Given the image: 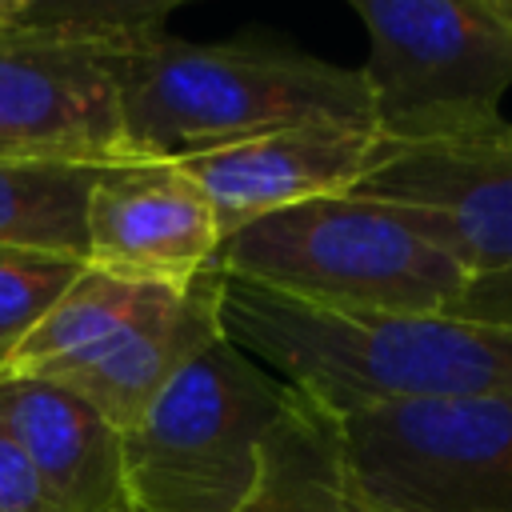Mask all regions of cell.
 Masks as SVG:
<instances>
[{
    "label": "cell",
    "instance_id": "1",
    "mask_svg": "<svg viewBox=\"0 0 512 512\" xmlns=\"http://www.w3.org/2000/svg\"><path fill=\"white\" fill-rule=\"evenodd\" d=\"M220 328L328 412L380 400H512V324L496 320L332 312L220 276Z\"/></svg>",
    "mask_w": 512,
    "mask_h": 512
},
{
    "label": "cell",
    "instance_id": "2",
    "mask_svg": "<svg viewBox=\"0 0 512 512\" xmlns=\"http://www.w3.org/2000/svg\"><path fill=\"white\" fill-rule=\"evenodd\" d=\"M120 124L136 160H192L304 124H372L360 68L284 44H192L160 36L112 64Z\"/></svg>",
    "mask_w": 512,
    "mask_h": 512
},
{
    "label": "cell",
    "instance_id": "3",
    "mask_svg": "<svg viewBox=\"0 0 512 512\" xmlns=\"http://www.w3.org/2000/svg\"><path fill=\"white\" fill-rule=\"evenodd\" d=\"M208 272L332 312H452L468 284L396 208L360 192L316 196L228 232Z\"/></svg>",
    "mask_w": 512,
    "mask_h": 512
},
{
    "label": "cell",
    "instance_id": "4",
    "mask_svg": "<svg viewBox=\"0 0 512 512\" xmlns=\"http://www.w3.org/2000/svg\"><path fill=\"white\" fill-rule=\"evenodd\" d=\"M288 384L212 340L124 432V496L132 512H240L256 492L264 444Z\"/></svg>",
    "mask_w": 512,
    "mask_h": 512
},
{
    "label": "cell",
    "instance_id": "5",
    "mask_svg": "<svg viewBox=\"0 0 512 512\" xmlns=\"http://www.w3.org/2000/svg\"><path fill=\"white\" fill-rule=\"evenodd\" d=\"M380 140H428L500 116L512 88V0H352Z\"/></svg>",
    "mask_w": 512,
    "mask_h": 512
},
{
    "label": "cell",
    "instance_id": "6",
    "mask_svg": "<svg viewBox=\"0 0 512 512\" xmlns=\"http://www.w3.org/2000/svg\"><path fill=\"white\" fill-rule=\"evenodd\" d=\"M332 416L372 512H512V400H380Z\"/></svg>",
    "mask_w": 512,
    "mask_h": 512
},
{
    "label": "cell",
    "instance_id": "7",
    "mask_svg": "<svg viewBox=\"0 0 512 512\" xmlns=\"http://www.w3.org/2000/svg\"><path fill=\"white\" fill-rule=\"evenodd\" d=\"M352 192L396 208L468 280L512 272V120L492 116L428 140H380Z\"/></svg>",
    "mask_w": 512,
    "mask_h": 512
},
{
    "label": "cell",
    "instance_id": "8",
    "mask_svg": "<svg viewBox=\"0 0 512 512\" xmlns=\"http://www.w3.org/2000/svg\"><path fill=\"white\" fill-rule=\"evenodd\" d=\"M0 160L104 168L136 160L112 60L28 28H0Z\"/></svg>",
    "mask_w": 512,
    "mask_h": 512
},
{
    "label": "cell",
    "instance_id": "9",
    "mask_svg": "<svg viewBox=\"0 0 512 512\" xmlns=\"http://www.w3.org/2000/svg\"><path fill=\"white\" fill-rule=\"evenodd\" d=\"M88 268L144 284L184 288L204 276L224 240L204 188L176 160H116L88 188Z\"/></svg>",
    "mask_w": 512,
    "mask_h": 512
},
{
    "label": "cell",
    "instance_id": "10",
    "mask_svg": "<svg viewBox=\"0 0 512 512\" xmlns=\"http://www.w3.org/2000/svg\"><path fill=\"white\" fill-rule=\"evenodd\" d=\"M380 136L376 128L348 124H304L240 140L192 160H180L184 172L204 188L220 232H236L280 208L352 192L372 160Z\"/></svg>",
    "mask_w": 512,
    "mask_h": 512
},
{
    "label": "cell",
    "instance_id": "11",
    "mask_svg": "<svg viewBox=\"0 0 512 512\" xmlns=\"http://www.w3.org/2000/svg\"><path fill=\"white\" fill-rule=\"evenodd\" d=\"M220 336V276L204 272L184 288H152L144 308L104 344L80 360L40 372L36 380H52L84 396L100 416L128 432L172 376Z\"/></svg>",
    "mask_w": 512,
    "mask_h": 512
},
{
    "label": "cell",
    "instance_id": "12",
    "mask_svg": "<svg viewBox=\"0 0 512 512\" xmlns=\"http://www.w3.org/2000/svg\"><path fill=\"white\" fill-rule=\"evenodd\" d=\"M0 424L36 468L48 512L128 508L124 432L84 396L36 376H0Z\"/></svg>",
    "mask_w": 512,
    "mask_h": 512
},
{
    "label": "cell",
    "instance_id": "13",
    "mask_svg": "<svg viewBox=\"0 0 512 512\" xmlns=\"http://www.w3.org/2000/svg\"><path fill=\"white\" fill-rule=\"evenodd\" d=\"M240 512H372L348 476L336 416L324 404L288 388L264 444L256 492Z\"/></svg>",
    "mask_w": 512,
    "mask_h": 512
},
{
    "label": "cell",
    "instance_id": "14",
    "mask_svg": "<svg viewBox=\"0 0 512 512\" xmlns=\"http://www.w3.org/2000/svg\"><path fill=\"white\" fill-rule=\"evenodd\" d=\"M96 168L0 160V248L88 264V188Z\"/></svg>",
    "mask_w": 512,
    "mask_h": 512
},
{
    "label": "cell",
    "instance_id": "15",
    "mask_svg": "<svg viewBox=\"0 0 512 512\" xmlns=\"http://www.w3.org/2000/svg\"><path fill=\"white\" fill-rule=\"evenodd\" d=\"M152 288L112 280L96 268H84L80 280L16 340L0 352V376H40L68 360H80L104 344L120 324H128Z\"/></svg>",
    "mask_w": 512,
    "mask_h": 512
},
{
    "label": "cell",
    "instance_id": "16",
    "mask_svg": "<svg viewBox=\"0 0 512 512\" xmlns=\"http://www.w3.org/2000/svg\"><path fill=\"white\" fill-rule=\"evenodd\" d=\"M172 4H128V0H20L16 28L88 48L112 64L160 36H168Z\"/></svg>",
    "mask_w": 512,
    "mask_h": 512
},
{
    "label": "cell",
    "instance_id": "17",
    "mask_svg": "<svg viewBox=\"0 0 512 512\" xmlns=\"http://www.w3.org/2000/svg\"><path fill=\"white\" fill-rule=\"evenodd\" d=\"M88 264L48 252L0 248V352L16 344L84 272Z\"/></svg>",
    "mask_w": 512,
    "mask_h": 512
},
{
    "label": "cell",
    "instance_id": "18",
    "mask_svg": "<svg viewBox=\"0 0 512 512\" xmlns=\"http://www.w3.org/2000/svg\"><path fill=\"white\" fill-rule=\"evenodd\" d=\"M0 512H48L40 476L4 424H0Z\"/></svg>",
    "mask_w": 512,
    "mask_h": 512
},
{
    "label": "cell",
    "instance_id": "19",
    "mask_svg": "<svg viewBox=\"0 0 512 512\" xmlns=\"http://www.w3.org/2000/svg\"><path fill=\"white\" fill-rule=\"evenodd\" d=\"M452 316H472V320L512 324V272L472 276V280L464 284V296L456 300Z\"/></svg>",
    "mask_w": 512,
    "mask_h": 512
},
{
    "label": "cell",
    "instance_id": "20",
    "mask_svg": "<svg viewBox=\"0 0 512 512\" xmlns=\"http://www.w3.org/2000/svg\"><path fill=\"white\" fill-rule=\"evenodd\" d=\"M16 8H20V0H0V28H8L16 20Z\"/></svg>",
    "mask_w": 512,
    "mask_h": 512
},
{
    "label": "cell",
    "instance_id": "21",
    "mask_svg": "<svg viewBox=\"0 0 512 512\" xmlns=\"http://www.w3.org/2000/svg\"><path fill=\"white\" fill-rule=\"evenodd\" d=\"M116 512H132V508H116Z\"/></svg>",
    "mask_w": 512,
    "mask_h": 512
}]
</instances>
